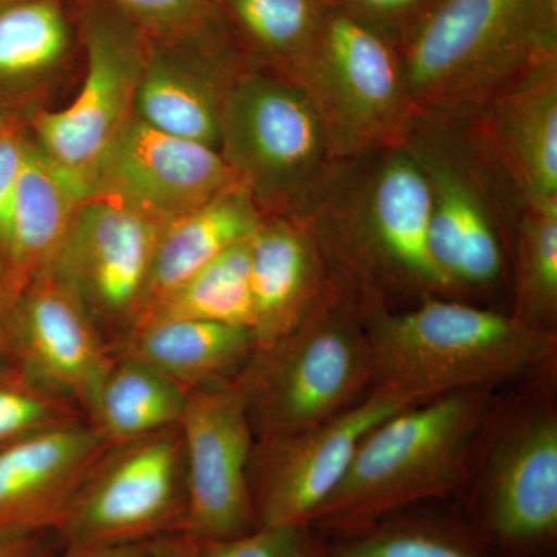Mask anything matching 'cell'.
Listing matches in <instances>:
<instances>
[{
  "instance_id": "cell-6",
  "label": "cell",
  "mask_w": 557,
  "mask_h": 557,
  "mask_svg": "<svg viewBox=\"0 0 557 557\" xmlns=\"http://www.w3.org/2000/svg\"><path fill=\"white\" fill-rule=\"evenodd\" d=\"M233 383L256 437L336 416L372 391L368 319L333 285L295 327L256 344Z\"/></svg>"
},
{
  "instance_id": "cell-33",
  "label": "cell",
  "mask_w": 557,
  "mask_h": 557,
  "mask_svg": "<svg viewBox=\"0 0 557 557\" xmlns=\"http://www.w3.org/2000/svg\"><path fill=\"white\" fill-rule=\"evenodd\" d=\"M27 141V116L10 110H0V256L9 233L11 209L16 196Z\"/></svg>"
},
{
  "instance_id": "cell-23",
  "label": "cell",
  "mask_w": 557,
  "mask_h": 557,
  "mask_svg": "<svg viewBox=\"0 0 557 557\" xmlns=\"http://www.w3.org/2000/svg\"><path fill=\"white\" fill-rule=\"evenodd\" d=\"M255 346V335L245 325L150 319L139 324L115 351L146 362L190 391L234 381Z\"/></svg>"
},
{
  "instance_id": "cell-29",
  "label": "cell",
  "mask_w": 557,
  "mask_h": 557,
  "mask_svg": "<svg viewBox=\"0 0 557 557\" xmlns=\"http://www.w3.org/2000/svg\"><path fill=\"white\" fill-rule=\"evenodd\" d=\"M249 239L226 249L183 282L143 322L150 319H194L251 329Z\"/></svg>"
},
{
  "instance_id": "cell-24",
  "label": "cell",
  "mask_w": 557,
  "mask_h": 557,
  "mask_svg": "<svg viewBox=\"0 0 557 557\" xmlns=\"http://www.w3.org/2000/svg\"><path fill=\"white\" fill-rule=\"evenodd\" d=\"M72 53V28L60 0H17L0 9L2 102H40L53 91Z\"/></svg>"
},
{
  "instance_id": "cell-32",
  "label": "cell",
  "mask_w": 557,
  "mask_h": 557,
  "mask_svg": "<svg viewBox=\"0 0 557 557\" xmlns=\"http://www.w3.org/2000/svg\"><path fill=\"white\" fill-rule=\"evenodd\" d=\"M152 38L201 30L220 20L219 0H104Z\"/></svg>"
},
{
  "instance_id": "cell-28",
  "label": "cell",
  "mask_w": 557,
  "mask_h": 557,
  "mask_svg": "<svg viewBox=\"0 0 557 557\" xmlns=\"http://www.w3.org/2000/svg\"><path fill=\"white\" fill-rule=\"evenodd\" d=\"M512 309L523 324L557 333V199L525 205L511 245Z\"/></svg>"
},
{
  "instance_id": "cell-4",
  "label": "cell",
  "mask_w": 557,
  "mask_h": 557,
  "mask_svg": "<svg viewBox=\"0 0 557 557\" xmlns=\"http://www.w3.org/2000/svg\"><path fill=\"white\" fill-rule=\"evenodd\" d=\"M372 391L412 403L522 381L557 357V333L448 296L368 321Z\"/></svg>"
},
{
  "instance_id": "cell-38",
  "label": "cell",
  "mask_w": 557,
  "mask_h": 557,
  "mask_svg": "<svg viewBox=\"0 0 557 557\" xmlns=\"http://www.w3.org/2000/svg\"><path fill=\"white\" fill-rule=\"evenodd\" d=\"M11 304L0 284V364L9 359V319Z\"/></svg>"
},
{
  "instance_id": "cell-5",
  "label": "cell",
  "mask_w": 557,
  "mask_h": 557,
  "mask_svg": "<svg viewBox=\"0 0 557 557\" xmlns=\"http://www.w3.org/2000/svg\"><path fill=\"white\" fill-rule=\"evenodd\" d=\"M497 399L454 509L496 557H557L556 361Z\"/></svg>"
},
{
  "instance_id": "cell-9",
  "label": "cell",
  "mask_w": 557,
  "mask_h": 557,
  "mask_svg": "<svg viewBox=\"0 0 557 557\" xmlns=\"http://www.w3.org/2000/svg\"><path fill=\"white\" fill-rule=\"evenodd\" d=\"M284 76L309 98L338 161L398 145L412 121L397 39L343 7L330 5Z\"/></svg>"
},
{
  "instance_id": "cell-15",
  "label": "cell",
  "mask_w": 557,
  "mask_h": 557,
  "mask_svg": "<svg viewBox=\"0 0 557 557\" xmlns=\"http://www.w3.org/2000/svg\"><path fill=\"white\" fill-rule=\"evenodd\" d=\"M249 65L222 17L182 36L146 35L135 116L156 129L219 150L226 98Z\"/></svg>"
},
{
  "instance_id": "cell-17",
  "label": "cell",
  "mask_w": 557,
  "mask_h": 557,
  "mask_svg": "<svg viewBox=\"0 0 557 557\" xmlns=\"http://www.w3.org/2000/svg\"><path fill=\"white\" fill-rule=\"evenodd\" d=\"M237 185L239 177L218 149L134 116L102 160L91 196L108 194L168 222Z\"/></svg>"
},
{
  "instance_id": "cell-34",
  "label": "cell",
  "mask_w": 557,
  "mask_h": 557,
  "mask_svg": "<svg viewBox=\"0 0 557 557\" xmlns=\"http://www.w3.org/2000/svg\"><path fill=\"white\" fill-rule=\"evenodd\" d=\"M329 2L373 22L388 35L394 36L398 42V39L437 0H329Z\"/></svg>"
},
{
  "instance_id": "cell-26",
  "label": "cell",
  "mask_w": 557,
  "mask_h": 557,
  "mask_svg": "<svg viewBox=\"0 0 557 557\" xmlns=\"http://www.w3.org/2000/svg\"><path fill=\"white\" fill-rule=\"evenodd\" d=\"M325 541L329 557H496L456 509L437 504L403 509Z\"/></svg>"
},
{
  "instance_id": "cell-3",
  "label": "cell",
  "mask_w": 557,
  "mask_h": 557,
  "mask_svg": "<svg viewBox=\"0 0 557 557\" xmlns=\"http://www.w3.org/2000/svg\"><path fill=\"white\" fill-rule=\"evenodd\" d=\"M497 399L496 391L472 388L386 418L362 440L310 525L336 536L403 509L456 498L467 485Z\"/></svg>"
},
{
  "instance_id": "cell-21",
  "label": "cell",
  "mask_w": 557,
  "mask_h": 557,
  "mask_svg": "<svg viewBox=\"0 0 557 557\" xmlns=\"http://www.w3.org/2000/svg\"><path fill=\"white\" fill-rule=\"evenodd\" d=\"M83 200L86 199L44 157L28 132L9 233L0 256V284L11 307L36 277L53 265Z\"/></svg>"
},
{
  "instance_id": "cell-1",
  "label": "cell",
  "mask_w": 557,
  "mask_h": 557,
  "mask_svg": "<svg viewBox=\"0 0 557 557\" xmlns=\"http://www.w3.org/2000/svg\"><path fill=\"white\" fill-rule=\"evenodd\" d=\"M333 284L366 318L391 309L395 293L453 296L429 249L431 189L403 143L339 161L317 205L302 215Z\"/></svg>"
},
{
  "instance_id": "cell-8",
  "label": "cell",
  "mask_w": 557,
  "mask_h": 557,
  "mask_svg": "<svg viewBox=\"0 0 557 557\" xmlns=\"http://www.w3.org/2000/svg\"><path fill=\"white\" fill-rule=\"evenodd\" d=\"M219 152L262 215H306L339 163L306 94L287 76L256 65L226 98Z\"/></svg>"
},
{
  "instance_id": "cell-10",
  "label": "cell",
  "mask_w": 557,
  "mask_h": 557,
  "mask_svg": "<svg viewBox=\"0 0 557 557\" xmlns=\"http://www.w3.org/2000/svg\"><path fill=\"white\" fill-rule=\"evenodd\" d=\"M188 474L180 426L106 446L60 528L62 548L149 544L183 533Z\"/></svg>"
},
{
  "instance_id": "cell-2",
  "label": "cell",
  "mask_w": 557,
  "mask_h": 557,
  "mask_svg": "<svg viewBox=\"0 0 557 557\" xmlns=\"http://www.w3.org/2000/svg\"><path fill=\"white\" fill-rule=\"evenodd\" d=\"M398 51L412 119L463 121L557 61V0H437Z\"/></svg>"
},
{
  "instance_id": "cell-18",
  "label": "cell",
  "mask_w": 557,
  "mask_h": 557,
  "mask_svg": "<svg viewBox=\"0 0 557 557\" xmlns=\"http://www.w3.org/2000/svg\"><path fill=\"white\" fill-rule=\"evenodd\" d=\"M456 123L523 205L557 199V61Z\"/></svg>"
},
{
  "instance_id": "cell-30",
  "label": "cell",
  "mask_w": 557,
  "mask_h": 557,
  "mask_svg": "<svg viewBox=\"0 0 557 557\" xmlns=\"http://www.w3.org/2000/svg\"><path fill=\"white\" fill-rule=\"evenodd\" d=\"M78 420L87 418L67 399L44 387L13 362L0 364V449Z\"/></svg>"
},
{
  "instance_id": "cell-35",
  "label": "cell",
  "mask_w": 557,
  "mask_h": 557,
  "mask_svg": "<svg viewBox=\"0 0 557 557\" xmlns=\"http://www.w3.org/2000/svg\"><path fill=\"white\" fill-rule=\"evenodd\" d=\"M61 549L57 531L0 530V557H53Z\"/></svg>"
},
{
  "instance_id": "cell-37",
  "label": "cell",
  "mask_w": 557,
  "mask_h": 557,
  "mask_svg": "<svg viewBox=\"0 0 557 557\" xmlns=\"http://www.w3.org/2000/svg\"><path fill=\"white\" fill-rule=\"evenodd\" d=\"M150 544L120 545V547L62 548L53 557H149Z\"/></svg>"
},
{
  "instance_id": "cell-11",
  "label": "cell",
  "mask_w": 557,
  "mask_h": 557,
  "mask_svg": "<svg viewBox=\"0 0 557 557\" xmlns=\"http://www.w3.org/2000/svg\"><path fill=\"white\" fill-rule=\"evenodd\" d=\"M84 20L86 72L75 100L27 119L33 141L84 199L115 139L135 116L146 35L101 0Z\"/></svg>"
},
{
  "instance_id": "cell-31",
  "label": "cell",
  "mask_w": 557,
  "mask_h": 557,
  "mask_svg": "<svg viewBox=\"0 0 557 557\" xmlns=\"http://www.w3.org/2000/svg\"><path fill=\"white\" fill-rule=\"evenodd\" d=\"M200 557H329L327 541L310 523L259 527L244 536L199 544Z\"/></svg>"
},
{
  "instance_id": "cell-36",
  "label": "cell",
  "mask_w": 557,
  "mask_h": 557,
  "mask_svg": "<svg viewBox=\"0 0 557 557\" xmlns=\"http://www.w3.org/2000/svg\"><path fill=\"white\" fill-rule=\"evenodd\" d=\"M149 557H200L199 544L186 534H171L150 544Z\"/></svg>"
},
{
  "instance_id": "cell-14",
  "label": "cell",
  "mask_w": 557,
  "mask_h": 557,
  "mask_svg": "<svg viewBox=\"0 0 557 557\" xmlns=\"http://www.w3.org/2000/svg\"><path fill=\"white\" fill-rule=\"evenodd\" d=\"M180 431L189 496L183 534L207 544L255 530L249 461L256 435L233 381L190 388Z\"/></svg>"
},
{
  "instance_id": "cell-25",
  "label": "cell",
  "mask_w": 557,
  "mask_h": 557,
  "mask_svg": "<svg viewBox=\"0 0 557 557\" xmlns=\"http://www.w3.org/2000/svg\"><path fill=\"white\" fill-rule=\"evenodd\" d=\"M188 391L126 354L113 355L87 421L108 445L180 426Z\"/></svg>"
},
{
  "instance_id": "cell-16",
  "label": "cell",
  "mask_w": 557,
  "mask_h": 557,
  "mask_svg": "<svg viewBox=\"0 0 557 557\" xmlns=\"http://www.w3.org/2000/svg\"><path fill=\"white\" fill-rule=\"evenodd\" d=\"M112 347L79 300L51 270L14 300L9 319V359L53 394L89 417Z\"/></svg>"
},
{
  "instance_id": "cell-13",
  "label": "cell",
  "mask_w": 557,
  "mask_h": 557,
  "mask_svg": "<svg viewBox=\"0 0 557 557\" xmlns=\"http://www.w3.org/2000/svg\"><path fill=\"white\" fill-rule=\"evenodd\" d=\"M412 405L417 403L370 391L350 408L311 426L256 437L249 461L256 528L310 523L346 474L366 435Z\"/></svg>"
},
{
  "instance_id": "cell-20",
  "label": "cell",
  "mask_w": 557,
  "mask_h": 557,
  "mask_svg": "<svg viewBox=\"0 0 557 557\" xmlns=\"http://www.w3.org/2000/svg\"><path fill=\"white\" fill-rule=\"evenodd\" d=\"M333 285L327 260L309 223L292 215H263L249 239L256 344L295 327Z\"/></svg>"
},
{
  "instance_id": "cell-27",
  "label": "cell",
  "mask_w": 557,
  "mask_h": 557,
  "mask_svg": "<svg viewBox=\"0 0 557 557\" xmlns=\"http://www.w3.org/2000/svg\"><path fill=\"white\" fill-rule=\"evenodd\" d=\"M330 5L329 0H219V13L252 65L284 75L313 42Z\"/></svg>"
},
{
  "instance_id": "cell-22",
  "label": "cell",
  "mask_w": 557,
  "mask_h": 557,
  "mask_svg": "<svg viewBox=\"0 0 557 557\" xmlns=\"http://www.w3.org/2000/svg\"><path fill=\"white\" fill-rule=\"evenodd\" d=\"M262 219L240 183L203 207L168 220L157 239L138 324L197 271L226 249L249 239Z\"/></svg>"
},
{
  "instance_id": "cell-39",
  "label": "cell",
  "mask_w": 557,
  "mask_h": 557,
  "mask_svg": "<svg viewBox=\"0 0 557 557\" xmlns=\"http://www.w3.org/2000/svg\"><path fill=\"white\" fill-rule=\"evenodd\" d=\"M17 2V0H0V9H3V7L10 5V3Z\"/></svg>"
},
{
  "instance_id": "cell-7",
  "label": "cell",
  "mask_w": 557,
  "mask_h": 557,
  "mask_svg": "<svg viewBox=\"0 0 557 557\" xmlns=\"http://www.w3.org/2000/svg\"><path fill=\"white\" fill-rule=\"evenodd\" d=\"M431 189L429 249L450 293L493 287L507 270L525 205L480 157L460 124L412 119L401 139Z\"/></svg>"
},
{
  "instance_id": "cell-19",
  "label": "cell",
  "mask_w": 557,
  "mask_h": 557,
  "mask_svg": "<svg viewBox=\"0 0 557 557\" xmlns=\"http://www.w3.org/2000/svg\"><path fill=\"white\" fill-rule=\"evenodd\" d=\"M106 446L78 420L0 449V530L58 531Z\"/></svg>"
},
{
  "instance_id": "cell-12",
  "label": "cell",
  "mask_w": 557,
  "mask_h": 557,
  "mask_svg": "<svg viewBox=\"0 0 557 557\" xmlns=\"http://www.w3.org/2000/svg\"><path fill=\"white\" fill-rule=\"evenodd\" d=\"M164 223L116 197L94 194L81 201L50 267L113 351L143 317L153 251Z\"/></svg>"
}]
</instances>
